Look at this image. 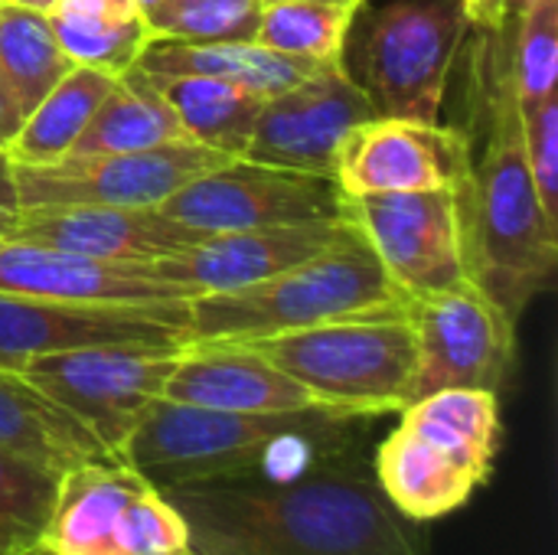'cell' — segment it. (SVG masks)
Here are the masks:
<instances>
[{
	"label": "cell",
	"mask_w": 558,
	"mask_h": 555,
	"mask_svg": "<svg viewBox=\"0 0 558 555\" xmlns=\"http://www.w3.org/2000/svg\"><path fill=\"white\" fill-rule=\"evenodd\" d=\"M163 494L186 520L193 555H428L425 523L389 504L360 442L294 471Z\"/></svg>",
	"instance_id": "6da1fadb"
},
{
	"label": "cell",
	"mask_w": 558,
	"mask_h": 555,
	"mask_svg": "<svg viewBox=\"0 0 558 555\" xmlns=\"http://www.w3.org/2000/svg\"><path fill=\"white\" fill-rule=\"evenodd\" d=\"M369 415L343 409L304 412H222L157 399L118 461L137 468L160 491L278 474L284 455H317L356 442Z\"/></svg>",
	"instance_id": "7a4b0ae2"
},
{
	"label": "cell",
	"mask_w": 558,
	"mask_h": 555,
	"mask_svg": "<svg viewBox=\"0 0 558 555\" xmlns=\"http://www.w3.org/2000/svg\"><path fill=\"white\" fill-rule=\"evenodd\" d=\"M464 219L468 278L517 321L530 298L549 281L558 255V222L539 203L513 79L500 85L481 164L458 186Z\"/></svg>",
	"instance_id": "3957f363"
},
{
	"label": "cell",
	"mask_w": 558,
	"mask_h": 555,
	"mask_svg": "<svg viewBox=\"0 0 558 555\" xmlns=\"http://www.w3.org/2000/svg\"><path fill=\"white\" fill-rule=\"evenodd\" d=\"M409 307L412 298L392 285L366 236L350 222L333 245L281 275L190 298V343H255L330 321L409 314Z\"/></svg>",
	"instance_id": "277c9868"
},
{
	"label": "cell",
	"mask_w": 558,
	"mask_h": 555,
	"mask_svg": "<svg viewBox=\"0 0 558 555\" xmlns=\"http://www.w3.org/2000/svg\"><path fill=\"white\" fill-rule=\"evenodd\" d=\"M500 435L497 393L441 389L402 409V422L373 455V471L402 517L435 523L490 481Z\"/></svg>",
	"instance_id": "5b68a950"
},
{
	"label": "cell",
	"mask_w": 558,
	"mask_h": 555,
	"mask_svg": "<svg viewBox=\"0 0 558 555\" xmlns=\"http://www.w3.org/2000/svg\"><path fill=\"white\" fill-rule=\"evenodd\" d=\"M248 347L298 379L320 406L369 419L409 406L415 379V330L409 314L330 321Z\"/></svg>",
	"instance_id": "8992f818"
},
{
	"label": "cell",
	"mask_w": 558,
	"mask_h": 555,
	"mask_svg": "<svg viewBox=\"0 0 558 555\" xmlns=\"http://www.w3.org/2000/svg\"><path fill=\"white\" fill-rule=\"evenodd\" d=\"M39 546L52 555H186L190 530L137 468L95 458L62 471Z\"/></svg>",
	"instance_id": "52a82bcc"
},
{
	"label": "cell",
	"mask_w": 558,
	"mask_h": 555,
	"mask_svg": "<svg viewBox=\"0 0 558 555\" xmlns=\"http://www.w3.org/2000/svg\"><path fill=\"white\" fill-rule=\"evenodd\" d=\"M471 26L464 0H389L360 46L363 88L383 118L438 124L454 56Z\"/></svg>",
	"instance_id": "ba28073f"
},
{
	"label": "cell",
	"mask_w": 558,
	"mask_h": 555,
	"mask_svg": "<svg viewBox=\"0 0 558 555\" xmlns=\"http://www.w3.org/2000/svg\"><path fill=\"white\" fill-rule=\"evenodd\" d=\"M183 350L78 347L29 360L20 376L65 409L111 458H118L147 409L163 396Z\"/></svg>",
	"instance_id": "9c48e42d"
},
{
	"label": "cell",
	"mask_w": 558,
	"mask_h": 555,
	"mask_svg": "<svg viewBox=\"0 0 558 555\" xmlns=\"http://www.w3.org/2000/svg\"><path fill=\"white\" fill-rule=\"evenodd\" d=\"M350 196L333 177L229 160L167 196L157 209L199 236L347 219Z\"/></svg>",
	"instance_id": "30bf717a"
},
{
	"label": "cell",
	"mask_w": 558,
	"mask_h": 555,
	"mask_svg": "<svg viewBox=\"0 0 558 555\" xmlns=\"http://www.w3.org/2000/svg\"><path fill=\"white\" fill-rule=\"evenodd\" d=\"M409 321L415 330V379L409 402L441 389H487L500 396L510 383L517 363V321H510L471 278L448 291L412 298Z\"/></svg>",
	"instance_id": "8fae6325"
},
{
	"label": "cell",
	"mask_w": 558,
	"mask_h": 555,
	"mask_svg": "<svg viewBox=\"0 0 558 555\" xmlns=\"http://www.w3.org/2000/svg\"><path fill=\"white\" fill-rule=\"evenodd\" d=\"M78 347H190V301L92 304L0 294V370Z\"/></svg>",
	"instance_id": "7c38bea8"
},
{
	"label": "cell",
	"mask_w": 558,
	"mask_h": 555,
	"mask_svg": "<svg viewBox=\"0 0 558 555\" xmlns=\"http://www.w3.org/2000/svg\"><path fill=\"white\" fill-rule=\"evenodd\" d=\"M219 150L196 141H170L147 150L62 157L43 167H10L16 209L43 206H160L190 180L229 164Z\"/></svg>",
	"instance_id": "4fadbf2b"
},
{
	"label": "cell",
	"mask_w": 558,
	"mask_h": 555,
	"mask_svg": "<svg viewBox=\"0 0 558 555\" xmlns=\"http://www.w3.org/2000/svg\"><path fill=\"white\" fill-rule=\"evenodd\" d=\"M347 216L402 294L428 298L468 278L458 186L350 196Z\"/></svg>",
	"instance_id": "5bb4252c"
},
{
	"label": "cell",
	"mask_w": 558,
	"mask_h": 555,
	"mask_svg": "<svg viewBox=\"0 0 558 555\" xmlns=\"http://www.w3.org/2000/svg\"><path fill=\"white\" fill-rule=\"evenodd\" d=\"M369 118L376 108L366 88L333 62L262 101L242 160L333 177L343 137Z\"/></svg>",
	"instance_id": "9a60e30c"
},
{
	"label": "cell",
	"mask_w": 558,
	"mask_h": 555,
	"mask_svg": "<svg viewBox=\"0 0 558 555\" xmlns=\"http://www.w3.org/2000/svg\"><path fill=\"white\" fill-rule=\"evenodd\" d=\"M468 167L471 154L458 131L376 114L343 137L333 180L347 196L409 193L461 186Z\"/></svg>",
	"instance_id": "2e32d148"
},
{
	"label": "cell",
	"mask_w": 558,
	"mask_h": 555,
	"mask_svg": "<svg viewBox=\"0 0 558 555\" xmlns=\"http://www.w3.org/2000/svg\"><path fill=\"white\" fill-rule=\"evenodd\" d=\"M347 229H350V216L324 219V222L219 232V236H203L199 242H193L177 255L144 265L154 278L183 288L190 298L213 294V291H235L307 262L311 255L333 245Z\"/></svg>",
	"instance_id": "e0dca14e"
},
{
	"label": "cell",
	"mask_w": 558,
	"mask_h": 555,
	"mask_svg": "<svg viewBox=\"0 0 558 555\" xmlns=\"http://www.w3.org/2000/svg\"><path fill=\"white\" fill-rule=\"evenodd\" d=\"M203 236L163 216L157 206H43L13 209L3 242L43 245L98 262H157L199 242Z\"/></svg>",
	"instance_id": "ac0fdd59"
},
{
	"label": "cell",
	"mask_w": 558,
	"mask_h": 555,
	"mask_svg": "<svg viewBox=\"0 0 558 555\" xmlns=\"http://www.w3.org/2000/svg\"><path fill=\"white\" fill-rule=\"evenodd\" d=\"M0 294L92 301V304H157L190 301V294L147 272L144 262H98L43 245L0 239Z\"/></svg>",
	"instance_id": "d6986e66"
},
{
	"label": "cell",
	"mask_w": 558,
	"mask_h": 555,
	"mask_svg": "<svg viewBox=\"0 0 558 555\" xmlns=\"http://www.w3.org/2000/svg\"><path fill=\"white\" fill-rule=\"evenodd\" d=\"M163 399L222 412L330 409L248 343H190L163 386Z\"/></svg>",
	"instance_id": "ffe728a7"
},
{
	"label": "cell",
	"mask_w": 558,
	"mask_h": 555,
	"mask_svg": "<svg viewBox=\"0 0 558 555\" xmlns=\"http://www.w3.org/2000/svg\"><path fill=\"white\" fill-rule=\"evenodd\" d=\"M137 65L150 75L170 79V75H209L232 82L258 98H271L301 79L324 69L320 62H307L278 49H268L255 39L239 43H186V39H160L154 36L144 52L137 56ZM333 65V62H330Z\"/></svg>",
	"instance_id": "44dd1931"
},
{
	"label": "cell",
	"mask_w": 558,
	"mask_h": 555,
	"mask_svg": "<svg viewBox=\"0 0 558 555\" xmlns=\"http://www.w3.org/2000/svg\"><path fill=\"white\" fill-rule=\"evenodd\" d=\"M170 141H190V137L170 98L163 95L160 82L141 65H131L128 72L118 75V82L101 98V105L95 108L85 131L78 134V141L65 157L128 154Z\"/></svg>",
	"instance_id": "7402d4cb"
},
{
	"label": "cell",
	"mask_w": 558,
	"mask_h": 555,
	"mask_svg": "<svg viewBox=\"0 0 558 555\" xmlns=\"http://www.w3.org/2000/svg\"><path fill=\"white\" fill-rule=\"evenodd\" d=\"M0 448L59 471L82 461L111 458L65 409L10 370H0Z\"/></svg>",
	"instance_id": "603a6c76"
},
{
	"label": "cell",
	"mask_w": 558,
	"mask_h": 555,
	"mask_svg": "<svg viewBox=\"0 0 558 555\" xmlns=\"http://www.w3.org/2000/svg\"><path fill=\"white\" fill-rule=\"evenodd\" d=\"M114 82L118 75L72 65L56 88L29 114H23L20 131L3 150L10 167H43L62 160Z\"/></svg>",
	"instance_id": "cb8c5ba5"
},
{
	"label": "cell",
	"mask_w": 558,
	"mask_h": 555,
	"mask_svg": "<svg viewBox=\"0 0 558 555\" xmlns=\"http://www.w3.org/2000/svg\"><path fill=\"white\" fill-rule=\"evenodd\" d=\"M170 98L190 141L219 150L226 157H245L252 128L265 98L209 75H154Z\"/></svg>",
	"instance_id": "d4e9b609"
},
{
	"label": "cell",
	"mask_w": 558,
	"mask_h": 555,
	"mask_svg": "<svg viewBox=\"0 0 558 555\" xmlns=\"http://www.w3.org/2000/svg\"><path fill=\"white\" fill-rule=\"evenodd\" d=\"M72 69L46 10L0 0V79L23 114H29Z\"/></svg>",
	"instance_id": "484cf974"
},
{
	"label": "cell",
	"mask_w": 558,
	"mask_h": 555,
	"mask_svg": "<svg viewBox=\"0 0 558 555\" xmlns=\"http://www.w3.org/2000/svg\"><path fill=\"white\" fill-rule=\"evenodd\" d=\"M363 0H284L265 3L255 43L307 59L343 62V43Z\"/></svg>",
	"instance_id": "4316f807"
},
{
	"label": "cell",
	"mask_w": 558,
	"mask_h": 555,
	"mask_svg": "<svg viewBox=\"0 0 558 555\" xmlns=\"http://www.w3.org/2000/svg\"><path fill=\"white\" fill-rule=\"evenodd\" d=\"M52 33L72 65L98 69L108 75H121L137 65V56L154 39L141 10L131 13H105V10H46Z\"/></svg>",
	"instance_id": "83f0119b"
},
{
	"label": "cell",
	"mask_w": 558,
	"mask_h": 555,
	"mask_svg": "<svg viewBox=\"0 0 558 555\" xmlns=\"http://www.w3.org/2000/svg\"><path fill=\"white\" fill-rule=\"evenodd\" d=\"M59 478V468L0 448V546L20 553L39 543L56 504Z\"/></svg>",
	"instance_id": "f1b7e54d"
},
{
	"label": "cell",
	"mask_w": 558,
	"mask_h": 555,
	"mask_svg": "<svg viewBox=\"0 0 558 555\" xmlns=\"http://www.w3.org/2000/svg\"><path fill=\"white\" fill-rule=\"evenodd\" d=\"M262 0H163L144 13L150 36L186 43H239L255 39Z\"/></svg>",
	"instance_id": "f546056e"
},
{
	"label": "cell",
	"mask_w": 558,
	"mask_h": 555,
	"mask_svg": "<svg viewBox=\"0 0 558 555\" xmlns=\"http://www.w3.org/2000/svg\"><path fill=\"white\" fill-rule=\"evenodd\" d=\"M517 62H513V95L520 118L533 114L546 98L556 95L558 82V0H543L520 20Z\"/></svg>",
	"instance_id": "4dcf8cb0"
},
{
	"label": "cell",
	"mask_w": 558,
	"mask_h": 555,
	"mask_svg": "<svg viewBox=\"0 0 558 555\" xmlns=\"http://www.w3.org/2000/svg\"><path fill=\"white\" fill-rule=\"evenodd\" d=\"M523 144L539 203L546 216L558 222V95L523 118Z\"/></svg>",
	"instance_id": "1f68e13d"
},
{
	"label": "cell",
	"mask_w": 558,
	"mask_h": 555,
	"mask_svg": "<svg viewBox=\"0 0 558 555\" xmlns=\"http://www.w3.org/2000/svg\"><path fill=\"white\" fill-rule=\"evenodd\" d=\"M20 124H23V111H20V105L13 101L10 88H7L3 79H0V154H3L7 144L13 141V134L20 131Z\"/></svg>",
	"instance_id": "d6a6232c"
},
{
	"label": "cell",
	"mask_w": 558,
	"mask_h": 555,
	"mask_svg": "<svg viewBox=\"0 0 558 555\" xmlns=\"http://www.w3.org/2000/svg\"><path fill=\"white\" fill-rule=\"evenodd\" d=\"M471 23L487 26V29H500L504 26V0H464Z\"/></svg>",
	"instance_id": "836d02e7"
},
{
	"label": "cell",
	"mask_w": 558,
	"mask_h": 555,
	"mask_svg": "<svg viewBox=\"0 0 558 555\" xmlns=\"http://www.w3.org/2000/svg\"><path fill=\"white\" fill-rule=\"evenodd\" d=\"M0 206H3V209H16L13 173H10V160H7V154H0Z\"/></svg>",
	"instance_id": "e575fe53"
},
{
	"label": "cell",
	"mask_w": 558,
	"mask_h": 555,
	"mask_svg": "<svg viewBox=\"0 0 558 555\" xmlns=\"http://www.w3.org/2000/svg\"><path fill=\"white\" fill-rule=\"evenodd\" d=\"M543 0H504V23L507 20H520L523 13H530L533 7H539Z\"/></svg>",
	"instance_id": "d590c367"
},
{
	"label": "cell",
	"mask_w": 558,
	"mask_h": 555,
	"mask_svg": "<svg viewBox=\"0 0 558 555\" xmlns=\"http://www.w3.org/2000/svg\"><path fill=\"white\" fill-rule=\"evenodd\" d=\"M134 3H137V10H141V13H150V10H154V7H160L163 0H134Z\"/></svg>",
	"instance_id": "8d00e7d4"
},
{
	"label": "cell",
	"mask_w": 558,
	"mask_h": 555,
	"mask_svg": "<svg viewBox=\"0 0 558 555\" xmlns=\"http://www.w3.org/2000/svg\"><path fill=\"white\" fill-rule=\"evenodd\" d=\"M13 3H26V7H36V10H49L52 0H13Z\"/></svg>",
	"instance_id": "74e56055"
},
{
	"label": "cell",
	"mask_w": 558,
	"mask_h": 555,
	"mask_svg": "<svg viewBox=\"0 0 558 555\" xmlns=\"http://www.w3.org/2000/svg\"><path fill=\"white\" fill-rule=\"evenodd\" d=\"M10 213H13V209H3V206H0V239H3V226H7V219H10Z\"/></svg>",
	"instance_id": "f35d334b"
},
{
	"label": "cell",
	"mask_w": 558,
	"mask_h": 555,
	"mask_svg": "<svg viewBox=\"0 0 558 555\" xmlns=\"http://www.w3.org/2000/svg\"><path fill=\"white\" fill-rule=\"evenodd\" d=\"M0 555H13V553H10V550H7V546H0Z\"/></svg>",
	"instance_id": "ab89813d"
},
{
	"label": "cell",
	"mask_w": 558,
	"mask_h": 555,
	"mask_svg": "<svg viewBox=\"0 0 558 555\" xmlns=\"http://www.w3.org/2000/svg\"><path fill=\"white\" fill-rule=\"evenodd\" d=\"M262 3H284V0H262Z\"/></svg>",
	"instance_id": "60d3db41"
},
{
	"label": "cell",
	"mask_w": 558,
	"mask_h": 555,
	"mask_svg": "<svg viewBox=\"0 0 558 555\" xmlns=\"http://www.w3.org/2000/svg\"><path fill=\"white\" fill-rule=\"evenodd\" d=\"M186 555H193V553H186Z\"/></svg>",
	"instance_id": "b9f144b4"
}]
</instances>
